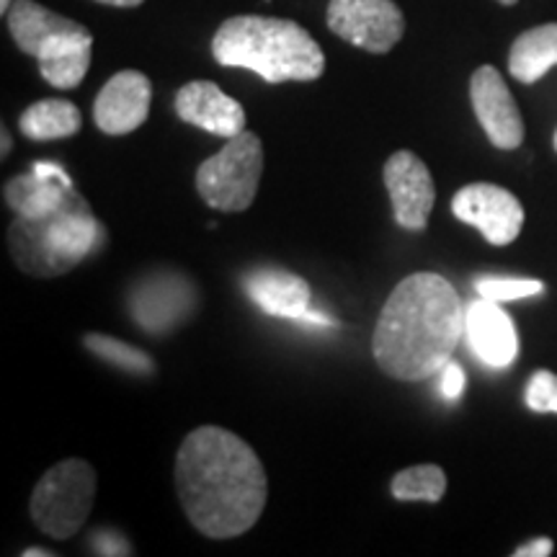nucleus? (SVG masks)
Returning a JSON list of instances; mask_svg holds the SVG:
<instances>
[{"label":"nucleus","instance_id":"obj_1","mask_svg":"<svg viewBox=\"0 0 557 557\" xmlns=\"http://www.w3.org/2000/svg\"><path fill=\"white\" fill-rule=\"evenodd\" d=\"M176 491L205 537L233 540L261 519L269 483L259 455L220 426L191 431L176 455Z\"/></svg>","mask_w":557,"mask_h":557},{"label":"nucleus","instance_id":"obj_2","mask_svg":"<svg viewBox=\"0 0 557 557\" xmlns=\"http://www.w3.org/2000/svg\"><path fill=\"white\" fill-rule=\"evenodd\" d=\"M465 338V308L444 276L421 271L403 278L387 297L374 329V359L389 377H434Z\"/></svg>","mask_w":557,"mask_h":557},{"label":"nucleus","instance_id":"obj_3","mask_svg":"<svg viewBox=\"0 0 557 557\" xmlns=\"http://www.w3.org/2000/svg\"><path fill=\"white\" fill-rule=\"evenodd\" d=\"M212 54L220 65L250 70L267 83L318 81L325 70L318 41L287 18H227L214 34Z\"/></svg>","mask_w":557,"mask_h":557},{"label":"nucleus","instance_id":"obj_4","mask_svg":"<svg viewBox=\"0 0 557 557\" xmlns=\"http://www.w3.org/2000/svg\"><path fill=\"white\" fill-rule=\"evenodd\" d=\"M103 227L78 191L45 218H16L9 227L13 261L26 274L52 278L75 269L99 248Z\"/></svg>","mask_w":557,"mask_h":557},{"label":"nucleus","instance_id":"obj_5","mask_svg":"<svg viewBox=\"0 0 557 557\" xmlns=\"http://www.w3.org/2000/svg\"><path fill=\"white\" fill-rule=\"evenodd\" d=\"M96 470L86 459H62L41 475L29 500V513L52 540H70L81 532L94 508Z\"/></svg>","mask_w":557,"mask_h":557},{"label":"nucleus","instance_id":"obj_6","mask_svg":"<svg viewBox=\"0 0 557 557\" xmlns=\"http://www.w3.org/2000/svg\"><path fill=\"white\" fill-rule=\"evenodd\" d=\"M263 173V145L259 135L243 129L230 137L218 156L197 171V191L218 212H246L259 194Z\"/></svg>","mask_w":557,"mask_h":557},{"label":"nucleus","instance_id":"obj_7","mask_svg":"<svg viewBox=\"0 0 557 557\" xmlns=\"http://www.w3.org/2000/svg\"><path fill=\"white\" fill-rule=\"evenodd\" d=\"M325 18L333 34L374 54L393 50L406 32V18L393 0H331Z\"/></svg>","mask_w":557,"mask_h":557},{"label":"nucleus","instance_id":"obj_8","mask_svg":"<svg viewBox=\"0 0 557 557\" xmlns=\"http://www.w3.org/2000/svg\"><path fill=\"white\" fill-rule=\"evenodd\" d=\"M197 310V289L186 276L158 271L132 287L129 312L135 323L152 336L178 329Z\"/></svg>","mask_w":557,"mask_h":557},{"label":"nucleus","instance_id":"obj_9","mask_svg":"<svg viewBox=\"0 0 557 557\" xmlns=\"http://www.w3.org/2000/svg\"><path fill=\"white\" fill-rule=\"evenodd\" d=\"M459 222L478 227L491 246H508L519 238L524 225V207L508 189L496 184H470L451 199Z\"/></svg>","mask_w":557,"mask_h":557},{"label":"nucleus","instance_id":"obj_10","mask_svg":"<svg viewBox=\"0 0 557 557\" xmlns=\"http://www.w3.org/2000/svg\"><path fill=\"white\" fill-rule=\"evenodd\" d=\"M382 176H385L398 225L413 230V233L426 230L429 214L436 201V186L429 165L416 152L398 150L389 156Z\"/></svg>","mask_w":557,"mask_h":557},{"label":"nucleus","instance_id":"obj_11","mask_svg":"<svg viewBox=\"0 0 557 557\" xmlns=\"http://www.w3.org/2000/svg\"><path fill=\"white\" fill-rule=\"evenodd\" d=\"M470 101L480 127L498 150H517L524 143L521 111L496 67L483 65L472 73Z\"/></svg>","mask_w":557,"mask_h":557},{"label":"nucleus","instance_id":"obj_12","mask_svg":"<svg viewBox=\"0 0 557 557\" xmlns=\"http://www.w3.org/2000/svg\"><path fill=\"white\" fill-rule=\"evenodd\" d=\"M152 86L148 75L122 70L101 88L94 103V122L103 135L122 137L143 127L150 114Z\"/></svg>","mask_w":557,"mask_h":557},{"label":"nucleus","instance_id":"obj_13","mask_svg":"<svg viewBox=\"0 0 557 557\" xmlns=\"http://www.w3.org/2000/svg\"><path fill=\"white\" fill-rule=\"evenodd\" d=\"M465 338L472 354L491 369L511 367L519 354V336L511 315L485 297L465 308Z\"/></svg>","mask_w":557,"mask_h":557},{"label":"nucleus","instance_id":"obj_14","mask_svg":"<svg viewBox=\"0 0 557 557\" xmlns=\"http://www.w3.org/2000/svg\"><path fill=\"white\" fill-rule=\"evenodd\" d=\"M176 114L194 127L218 137H235L246 129V111L225 90L209 81L186 83L176 94Z\"/></svg>","mask_w":557,"mask_h":557},{"label":"nucleus","instance_id":"obj_15","mask_svg":"<svg viewBox=\"0 0 557 557\" xmlns=\"http://www.w3.org/2000/svg\"><path fill=\"white\" fill-rule=\"evenodd\" d=\"M243 289L256 308L271 318L299 320L310 310V287L302 276L284 269H256L243 276Z\"/></svg>","mask_w":557,"mask_h":557},{"label":"nucleus","instance_id":"obj_16","mask_svg":"<svg viewBox=\"0 0 557 557\" xmlns=\"http://www.w3.org/2000/svg\"><path fill=\"white\" fill-rule=\"evenodd\" d=\"M9 32L21 52L37 58L41 47L50 45L52 39L65 37V34L86 32V26L78 21L60 16L34 0H13L9 9Z\"/></svg>","mask_w":557,"mask_h":557},{"label":"nucleus","instance_id":"obj_17","mask_svg":"<svg viewBox=\"0 0 557 557\" xmlns=\"http://www.w3.org/2000/svg\"><path fill=\"white\" fill-rule=\"evenodd\" d=\"M90 50H94V37L88 29L52 39L37 54L41 78L60 90L81 86L90 67Z\"/></svg>","mask_w":557,"mask_h":557},{"label":"nucleus","instance_id":"obj_18","mask_svg":"<svg viewBox=\"0 0 557 557\" xmlns=\"http://www.w3.org/2000/svg\"><path fill=\"white\" fill-rule=\"evenodd\" d=\"M557 67V24L534 26L519 34L508 52V73L519 83H537Z\"/></svg>","mask_w":557,"mask_h":557},{"label":"nucleus","instance_id":"obj_19","mask_svg":"<svg viewBox=\"0 0 557 557\" xmlns=\"http://www.w3.org/2000/svg\"><path fill=\"white\" fill-rule=\"evenodd\" d=\"M73 184H62L39 176V173H24V176L11 178L5 184V205H9L18 218H45L65 205L67 194L73 191Z\"/></svg>","mask_w":557,"mask_h":557},{"label":"nucleus","instance_id":"obj_20","mask_svg":"<svg viewBox=\"0 0 557 557\" xmlns=\"http://www.w3.org/2000/svg\"><path fill=\"white\" fill-rule=\"evenodd\" d=\"M81 111L75 103L65 99H45L32 103L21 114L18 127L29 139L37 143H50V139H65L81 132Z\"/></svg>","mask_w":557,"mask_h":557},{"label":"nucleus","instance_id":"obj_21","mask_svg":"<svg viewBox=\"0 0 557 557\" xmlns=\"http://www.w3.org/2000/svg\"><path fill=\"white\" fill-rule=\"evenodd\" d=\"M447 493V475L436 465H416L393 478V496L398 500H426L438 504Z\"/></svg>","mask_w":557,"mask_h":557},{"label":"nucleus","instance_id":"obj_22","mask_svg":"<svg viewBox=\"0 0 557 557\" xmlns=\"http://www.w3.org/2000/svg\"><path fill=\"white\" fill-rule=\"evenodd\" d=\"M86 348L96 357H101L109 364L124 369L129 374H152L156 364L145 351H139L137 346H129L127 341L103 336V333H88Z\"/></svg>","mask_w":557,"mask_h":557},{"label":"nucleus","instance_id":"obj_23","mask_svg":"<svg viewBox=\"0 0 557 557\" xmlns=\"http://www.w3.org/2000/svg\"><path fill=\"white\" fill-rule=\"evenodd\" d=\"M478 295L493 302L506 305V302H519V299L537 297L545 292V284L540 278H480L475 284Z\"/></svg>","mask_w":557,"mask_h":557},{"label":"nucleus","instance_id":"obj_24","mask_svg":"<svg viewBox=\"0 0 557 557\" xmlns=\"http://www.w3.org/2000/svg\"><path fill=\"white\" fill-rule=\"evenodd\" d=\"M527 408L537 410V413H557V374L540 369L527 382L524 389Z\"/></svg>","mask_w":557,"mask_h":557},{"label":"nucleus","instance_id":"obj_25","mask_svg":"<svg viewBox=\"0 0 557 557\" xmlns=\"http://www.w3.org/2000/svg\"><path fill=\"white\" fill-rule=\"evenodd\" d=\"M465 387H468V374H465V369L457 361L449 359L447 364L438 369V393L447 400H459Z\"/></svg>","mask_w":557,"mask_h":557},{"label":"nucleus","instance_id":"obj_26","mask_svg":"<svg viewBox=\"0 0 557 557\" xmlns=\"http://www.w3.org/2000/svg\"><path fill=\"white\" fill-rule=\"evenodd\" d=\"M90 545H94L96 555H132L129 542L122 537V534L111 532V529H101L90 537Z\"/></svg>","mask_w":557,"mask_h":557},{"label":"nucleus","instance_id":"obj_27","mask_svg":"<svg viewBox=\"0 0 557 557\" xmlns=\"http://www.w3.org/2000/svg\"><path fill=\"white\" fill-rule=\"evenodd\" d=\"M553 540L549 537H537L532 542H527V545H521L513 557H549L553 555Z\"/></svg>","mask_w":557,"mask_h":557},{"label":"nucleus","instance_id":"obj_28","mask_svg":"<svg viewBox=\"0 0 557 557\" xmlns=\"http://www.w3.org/2000/svg\"><path fill=\"white\" fill-rule=\"evenodd\" d=\"M32 171L39 173V176H45V178L62 181V184H73V181H70V176L65 173V169H62V165H58V163H45V160H41V163H34Z\"/></svg>","mask_w":557,"mask_h":557},{"label":"nucleus","instance_id":"obj_29","mask_svg":"<svg viewBox=\"0 0 557 557\" xmlns=\"http://www.w3.org/2000/svg\"><path fill=\"white\" fill-rule=\"evenodd\" d=\"M99 3L107 5H116V9H135V5L145 3V0H99Z\"/></svg>","mask_w":557,"mask_h":557},{"label":"nucleus","instance_id":"obj_30","mask_svg":"<svg viewBox=\"0 0 557 557\" xmlns=\"http://www.w3.org/2000/svg\"><path fill=\"white\" fill-rule=\"evenodd\" d=\"M52 553H47V549H26L24 557H50Z\"/></svg>","mask_w":557,"mask_h":557},{"label":"nucleus","instance_id":"obj_31","mask_svg":"<svg viewBox=\"0 0 557 557\" xmlns=\"http://www.w3.org/2000/svg\"><path fill=\"white\" fill-rule=\"evenodd\" d=\"M11 145H13V143H11V137H9V132L3 129V156H9V148H11Z\"/></svg>","mask_w":557,"mask_h":557},{"label":"nucleus","instance_id":"obj_32","mask_svg":"<svg viewBox=\"0 0 557 557\" xmlns=\"http://www.w3.org/2000/svg\"><path fill=\"white\" fill-rule=\"evenodd\" d=\"M11 5H13V0H0V11L3 13H9Z\"/></svg>","mask_w":557,"mask_h":557},{"label":"nucleus","instance_id":"obj_33","mask_svg":"<svg viewBox=\"0 0 557 557\" xmlns=\"http://www.w3.org/2000/svg\"><path fill=\"white\" fill-rule=\"evenodd\" d=\"M498 3H504V5H513V3H519V0H498Z\"/></svg>","mask_w":557,"mask_h":557},{"label":"nucleus","instance_id":"obj_34","mask_svg":"<svg viewBox=\"0 0 557 557\" xmlns=\"http://www.w3.org/2000/svg\"><path fill=\"white\" fill-rule=\"evenodd\" d=\"M555 150H557V132H555Z\"/></svg>","mask_w":557,"mask_h":557}]
</instances>
